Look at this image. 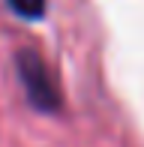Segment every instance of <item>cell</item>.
Wrapping results in <instances>:
<instances>
[{"label":"cell","mask_w":144,"mask_h":147,"mask_svg":"<svg viewBox=\"0 0 144 147\" xmlns=\"http://www.w3.org/2000/svg\"><path fill=\"white\" fill-rule=\"evenodd\" d=\"M15 63H18V78L24 84L30 105L36 111H45V114L60 111V90H57V81L51 75V69L45 66V60L36 51H21Z\"/></svg>","instance_id":"1"},{"label":"cell","mask_w":144,"mask_h":147,"mask_svg":"<svg viewBox=\"0 0 144 147\" xmlns=\"http://www.w3.org/2000/svg\"><path fill=\"white\" fill-rule=\"evenodd\" d=\"M12 12L21 18H27V21H36V18L45 15V9H48V0H9Z\"/></svg>","instance_id":"2"}]
</instances>
